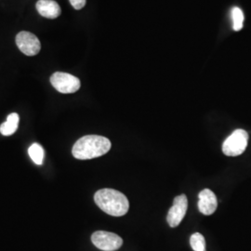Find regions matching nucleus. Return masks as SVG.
Returning <instances> with one entry per match:
<instances>
[{"label":"nucleus","instance_id":"nucleus-3","mask_svg":"<svg viewBox=\"0 0 251 251\" xmlns=\"http://www.w3.org/2000/svg\"><path fill=\"white\" fill-rule=\"evenodd\" d=\"M249 142V134L244 129H236L223 144V152L227 156H238L245 152Z\"/></svg>","mask_w":251,"mask_h":251},{"label":"nucleus","instance_id":"nucleus-14","mask_svg":"<svg viewBox=\"0 0 251 251\" xmlns=\"http://www.w3.org/2000/svg\"><path fill=\"white\" fill-rule=\"evenodd\" d=\"M73 8L75 9H83L86 5V0H69Z\"/></svg>","mask_w":251,"mask_h":251},{"label":"nucleus","instance_id":"nucleus-13","mask_svg":"<svg viewBox=\"0 0 251 251\" xmlns=\"http://www.w3.org/2000/svg\"><path fill=\"white\" fill-rule=\"evenodd\" d=\"M232 19H233V27L234 31H240L244 24V13L240 8H233L232 9Z\"/></svg>","mask_w":251,"mask_h":251},{"label":"nucleus","instance_id":"nucleus-12","mask_svg":"<svg viewBox=\"0 0 251 251\" xmlns=\"http://www.w3.org/2000/svg\"><path fill=\"white\" fill-rule=\"evenodd\" d=\"M190 245L195 251H206V240L201 233L192 234L190 238Z\"/></svg>","mask_w":251,"mask_h":251},{"label":"nucleus","instance_id":"nucleus-9","mask_svg":"<svg viewBox=\"0 0 251 251\" xmlns=\"http://www.w3.org/2000/svg\"><path fill=\"white\" fill-rule=\"evenodd\" d=\"M36 7L38 13L45 18H58L62 12L61 7L54 0H39Z\"/></svg>","mask_w":251,"mask_h":251},{"label":"nucleus","instance_id":"nucleus-8","mask_svg":"<svg viewBox=\"0 0 251 251\" xmlns=\"http://www.w3.org/2000/svg\"><path fill=\"white\" fill-rule=\"evenodd\" d=\"M198 209L204 215H212L218 207V201L215 194L209 190L204 189L198 195Z\"/></svg>","mask_w":251,"mask_h":251},{"label":"nucleus","instance_id":"nucleus-1","mask_svg":"<svg viewBox=\"0 0 251 251\" xmlns=\"http://www.w3.org/2000/svg\"><path fill=\"white\" fill-rule=\"evenodd\" d=\"M109 139L99 135H87L80 138L73 146L74 157L79 160H88L100 157L111 149Z\"/></svg>","mask_w":251,"mask_h":251},{"label":"nucleus","instance_id":"nucleus-10","mask_svg":"<svg viewBox=\"0 0 251 251\" xmlns=\"http://www.w3.org/2000/svg\"><path fill=\"white\" fill-rule=\"evenodd\" d=\"M19 120H20V117L18 114L16 113L10 114L7 118V120L0 126L1 134L4 136H10L15 133L18 128Z\"/></svg>","mask_w":251,"mask_h":251},{"label":"nucleus","instance_id":"nucleus-2","mask_svg":"<svg viewBox=\"0 0 251 251\" xmlns=\"http://www.w3.org/2000/svg\"><path fill=\"white\" fill-rule=\"evenodd\" d=\"M94 201L103 212L114 217L125 215L129 208V202L125 195L114 189L99 190L94 196Z\"/></svg>","mask_w":251,"mask_h":251},{"label":"nucleus","instance_id":"nucleus-11","mask_svg":"<svg viewBox=\"0 0 251 251\" xmlns=\"http://www.w3.org/2000/svg\"><path fill=\"white\" fill-rule=\"evenodd\" d=\"M28 153L31 159L36 165H42L44 161L45 152L43 147L38 144H33L28 149Z\"/></svg>","mask_w":251,"mask_h":251},{"label":"nucleus","instance_id":"nucleus-4","mask_svg":"<svg viewBox=\"0 0 251 251\" xmlns=\"http://www.w3.org/2000/svg\"><path fill=\"white\" fill-rule=\"evenodd\" d=\"M50 83L55 90L63 94L75 93L81 86L80 80L76 76L63 72L54 73L50 77Z\"/></svg>","mask_w":251,"mask_h":251},{"label":"nucleus","instance_id":"nucleus-6","mask_svg":"<svg viewBox=\"0 0 251 251\" xmlns=\"http://www.w3.org/2000/svg\"><path fill=\"white\" fill-rule=\"evenodd\" d=\"M16 44L19 50L27 56H35L41 50V43L34 34L22 31L16 36Z\"/></svg>","mask_w":251,"mask_h":251},{"label":"nucleus","instance_id":"nucleus-5","mask_svg":"<svg viewBox=\"0 0 251 251\" xmlns=\"http://www.w3.org/2000/svg\"><path fill=\"white\" fill-rule=\"evenodd\" d=\"M93 245L100 251H115L119 250L123 245V239L116 233L97 231L91 235Z\"/></svg>","mask_w":251,"mask_h":251},{"label":"nucleus","instance_id":"nucleus-7","mask_svg":"<svg viewBox=\"0 0 251 251\" xmlns=\"http://www.w3.org/2000/svg\"><path fill=\"white\" fill-rule=\"evenodd\" d=\"M188 208V200L185 195H179L174 198L173 206H171L168 216H167V222L169 225L174 228L177 227L187 212Z\"/></svg>","mask_w":251,"mask_h":251}]
</instances>
